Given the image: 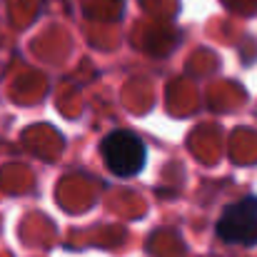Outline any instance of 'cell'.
<instances>
[{"mask_svg":"<svg viewBox=\"0 0 257 257\" xmlns=\"http://www.w3.org/2000/svg\"><path fill=\"white\" fill-rule=\"evenodd\" d=\"M217 237L230 245H257V197L247 195L227 205L217 220Z\"/></svg>","mask_w":257,"mask_h":257,"instance_id":"2","label":"cell"},{"mask_svg":"<svg viewBox=\"0 0 257 257\" xmlns=\"http://www.w3.org/2000/svg\"><path fill=\"white\" fill-rule=\"evenodd\" d=\"M105 168L117 177H133L145 168L148 148L133 130H112L100 143Z\"/></svg>","mask_w":257,"mask_h":257,"instance_id":"1","label":"cell"}]
</instances>
